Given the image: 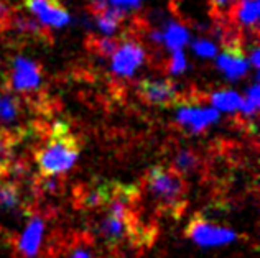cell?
Masks as SVG:
<instances>
[{"mask_svg": "<svg viewBox=\"0 0 260 258\" xmlns=\"http://www.w3.org/2000/svg\"><path fill=\"white\" fill-rule=\"evenodd\" d=\"M239 0H211V7H213V13L221 20L225 18L231 13L232 7H234Z\"/></svg>", "mask_w": 260, "mask_h": 258, "instance_id": "24", "label": "cell"}, {"mask_svg": "<svg viewBox=\"0 0 260 258\" xmlns=\"http://www.w3.org/2000/svg\"><path fill=\"white\" fill-rule=\"evenodd\" d=\"M242 100L236 91H216L211 96V104L224 112H239L242 108Z\"/></svg>", "mask_w": 260, "mask_h": 258, "instance_id": "18", "label": "cell"}, {"mask_svg": "<svg viewBox=\"0 0 260 258\" xmlns=\"http://www.w3.org/2000/svg\"><path fill=\"white\" fill-rule=\"evenodd\" d=\"M125 15H127L125 10L117 9V7H114L111 4L99 12H94L95 23H98L99 28L104 33H107V35L115 33V30H117L120 26V23L125 20Z\"/></svg>", "mask_w": 260, "mask_h": 258, "instance_id": "15", "label": "cell"}, {"mask_svg": "<svg viewBox=\"0 0 260 258\" xmlns=\"http://www.w3.org/2000/svg\"><path fill=\"white\" fill-rule=\"evenodd\" d=\"M81 152V141L66 124L53 127L50 138L35 155L40 173L45 178H54L70 171Z\"/></svg>", "mask_w": 260, "mask_h": 258, "instance_id": "1", "label": "cell"}, {"mask_svg": "<svg viewBox=\"0 0 260 258\" xmlns=\"http://www.w3.org/2000/svg\"><path fill=\"white\" fill-rule=\"evenodd\" d=\"M217 119H219L217 110L209 107L183 105L176 112L178 125L186 133H201L204 128L214 124Z\"/></svg>", "mask_w": 260, "mask_h": 258, "instance_id": "9", "label": "cell"}, {"mask_svg": "<svg viewBox=\"0 0 260 258\" xmlns=\"http://www.w3.org/2000/svg\"><path fill=\"white\" fill-rule=\"evenodd\" d=\"M258 54H260V51H258V45H257V40H255L254 45H252V50H250V63H252V67H255V69H258V66H260Z\"/></svg>", "mask_w": 260, "mask_h": 258, "instance_id": "29", "label": "cell"}, {"mask_svg": "<svg viewBox=\"0 0 260 258\" xmlns=\"http://www.w3.org/2000/svg\"><path fill=\"white\" fill-rule=\"evenodd\" d=\"M200 163H201V158L198 156L194 152L188 150V148H184V150H180L173 158V163H172V169L178 174H188V173H193L196 171L198 168H200Z\"/></svg>", "mask_w": 260, "mask_h": 258, "instance_id": "17", "label": "cell"}, {"mask_svg": "<svg viewBox=\"0 0 260 258\" xmlns=\"http://www.w3.org/2000/svg\"><path fill=\"white\" fill-rule=\"evenodd\" d=\"M161 33H163V43H165L172 51L181 50L189 40V33L183 25L172 23V25H168V28Z\"/></svg>", "mask_w": 260, "mask_h": 258, "instance_id": "20", "label": "cell"}, {"mask_svg": "<svg viewBox=\"0 0 260 258\" xmlns=\"http://www.w3.org/2000/svg\"><path fill=\"white\" fill-rule=\"evenodd\" d=\"M168 69L172 74H181L184 69H186V58L181 50H176L172 54V61L168 64Z\"/></svg>", "mask_w": 260, "mask_h": 258, "instance_id": "26", "label": "cell"}, {"mask_svg": "<svg viewBox=\"0 0 260 258\" xmlns=\"http://www.w3.org/2000/svg\"><path fill=\"white\" fill-rule=\"evenodd\" d=\"M258 105H260V87L255 83L250 87V91L247 92V97L242 100L241 112L244 117H247L245 120H255L257 112H258Z\"/></svg>", "mask_w": 260, "mask_h": 258, "instance_id": "21", "label": "cell"}, {"mask_svg": "<svg viewBox=\"0 0 260 258\" xmlns=\"http://www.w3.org/2000/svg\"><path fill=\"white\" fill-rule=\"evenodd\" d=\"M120 42L114 38H94L91 42V48L94 53L102 54V56H111L117 51Z\"/></svg>", "mask_w": 260, "mask_h": 258, "instance_id": "22", "label": "cell"}, {"mask_svg": "<svg viewBox=\"0 0 260 258\" xmlns=\"http://www.w3.org/2000/svg\"><path fill=\"white\" fill-rule=\"evenodd\" d=\"M186 235L188 239H191L200 247H221L237 239V234L234 230L216 226V224L206 220L201 215H196L189 220Z\"/></svg>", "mask_w": 260, "mask_h": 258, "instance_id": "3", "label": "cell"}, {"mask_svg": "<svg viewBox=\"0 0 260 258\" xmlns=\"http://www.w3.org/2000/svg\"><path fill=\"white\" fill-rule=\"evenodd\" d=\"M70 258H91V253H87L83 248H74L70 255Z\"/></svg>", "mask_w": 260, "mask_h": 258, "instance_id": "30", "label": "cell"}, {"mask_svg": "<svg viewBox=\"0 0 260 258\" xmlns=\"http://www.w3.org/2000/svg\"><path fill=\"white\" fill-rule=\"evenodd\" d=\"M135 222L120 220L106 212V215L95 224V230L109 247H117L135 234Z\"/></svg>", "mask_w": 260, "mask_h": 258, "instance_id": "10", "label": "cell"}, {"mask_svg": "<svg viewBox=\"0 0 260 258\" xmlns=\"http://www.w3.org/2000/svg\"><path fill=\"white\" fill-rule=\"evenodd\" d=\"M193 50L203 58H213L216 54V45L208 42V40H198V42L193 43Z\"/></svg>", "mask_w": 260, "mask_h": 258, "instance_id": "27", "label": "cell"}, {"mask_svg": "<svg viewBox=\"0 0 260 258\" xmlns=\"http://www.w3.org/2000/svg\"><path fill=\"white\" fill-rule=\"evenodd\" d=\"M45 239V220L40 215H33L28 226L17 242V252L23 258H37Z\"/></svg>", "mask_w": 260, "mask_h": 258, "instance_id": "11", "label": "cell"}, {"mask_svg": "<svg viewBox=\"0 0 260 258\" xmlns=\"http://www.w3.org/2000/svg\"><path fill=\"white\" fill-rule=\"evenodd\" d=\"M15 30L20 36L23 38H31V40H43V42H50V33L45 31V28L35 20L23 15V13L15 12L12 17V22L9 30Z\"/></svg>", "mask_w": 260, "mask_h": 258, "instance_id": "14", "label": "cell"}, {"mask_svg": "<svg viewBox=\"0 0 260 258\" xmlns=\"http://www.w3.org/2000/svg\"><path fill=\"white\" fill-rule=\"evenodd\" d=\"M139 94L147 104L156 107H173L181 100L176 84L170 79H143L139 84Z\"/></svg>", "mask_w": 260, "mask_h": 258, "instance_id": "6", "label": "cell"}, {"mask_svg": "<svg viewBox=\"0 0 260 258\" xmlns=\"http://www.w3.org/2000/svg\"><path fill=\"white\" fill-rule=\"evenodd\" d=\"M13 13V7L7 0H0V31L9 30Z\"/></svg>", "mask_w": 260, "mask_h": 258, "instance_id": "25", "label": "cell"}, {"mask_svg": "<svg viewBox=\"0 0 260 258\" xmlns=\"http://www.w3.org/2000/svg\"><path fill=\"white\" fill-rule=\"evenodd\" d=\"M112 182H99L92 186L89 191L81 198V204L86 209H101L107 204L109 194H111Z\"/></svg>", "mask_w": 260, "mask_h": 258, "instance_id": "16", "label": "cell"}, {"mask_svg": "<svg viewBox=\"0 0 260 258\" xmlns=\"http://www.w3.org/2000/svg\"><path fill=\"white\" fill-rule=\"evenodd\" d=\"M42 81L43 74L40 64L22 56L13 58L9 78V87L12 92L23 94V96H37L42 87Z\"/></svg>", "mask_w": 260, "mask_h": 258, "instance_id": "4", "label": "cell"}, {"mask_svg": "<svg viewBox=\"0 0 260 258\" xmlns=\"http://www.w3.org/2000/svg\"><path fill=\"white\" fill-rule=\"evenodd\" d=\"M22 102L9 87L0 94V137L13 141L22 138Z\"/></svg>", "mask_w": 260, "mask_h": 258, "instance_id": "5", "label": "cell"}, {"mask_svg": "<svg viewBox=\"0 0 260 258\" xmlns=\"http://www.w3.org/2000/svg\"><path fill=\"white\" fill-rule=\"evenodd\" d=\"M231 20L234 22V28H245L254 31L257 35L258 26V0H239L232 7L229 13Z\"/></svg>", "mask_w": 260, "mask_h": 258, "instance_id": "13", "label": "cell"}, {"mask_svg": "<svg viewBox=\"0 0 260 258\" xmlns=\"http://www.w3.org/2000/svg\"><path fill=\"white\" fill-rule=\"evenodd\" d=\"M22 204V193L15 182H0V209L13 210Z\"/></svg>", "mask_w": 260, "mask_h": 258, "instance_id": "19", "label": "cell"}, {"mask_svg": "<svg viewBox=\"0 0 260 258\" xmlns=\"http://www.w3.org/2000/svg\"><path fill=\"white\" fill-rule=\"evenodd\" d=\"M145 59V50L135 40H122L117 51L112 54V71L117 76L127 78L142 66Z\"/></svg>", "mask_w": 260, "mask_h": 258, "instance_id": "7", "label": "cell"}, {"mask_svg": "<svg viewBox=\"0 0 260 258\" xmlns=\"http://www.w3.org/2000/svg\"><path fill=\"white\" fill-rule=\"evenodd\" d=\"M10 146L9 140L0 137V178L10 171Z\"/></svg>", "mask_w": 260, "mask_h": 258, "instance_id": "23", "label": "cell"}, {"mask_svg": "<svg viewBox=\"0 0 260 258\" xmlns=\"http://www.w3.org/2000/svg\"><path fill=\"white\" fill-rule=\"evenodd\" d=\"M114 7H117V9H122V10H128V9H135V7H139L142 0H109Z\"/></svg>", "mask_w": 260, "mask_h": 258, "instance_id": "28", "label": "cell"}, {"mask_svg": "<svg viewBox=\"0 0 260 258\" xmlns=\"http://www.w3.org/2000/svg\"><path fill=\"white\" fill-rule=\"evenodd\" d=\"M145 188L156 206L172 214H181L188 199V185L181 174L167 166H152L143 176Z\"/></svg>", "mask_w": 260, "mask_h": 258, "instance_id": "2", "label": "cell"}, {"mask_svg": "<svg viewBox=\"0 0 260 258\" xmlns=\"http://www.w3.org/2000/svg\"><path fill=\"white\" fill-rule=\"evenodd\" d=\"M217 66L225 78L234 81L242 78L247 71V59L244 58L241 46H225L224 53L217 58Z\"/></svg>", "mask_w": 260, "mask_h": 258, "instance_id": "12", "label": "cell"}, {"mask_svg": "<svg viewBox=\"0 0 260 258\" xmlns=\"http://www.w3.org/2000/svg\"><path fill=\"white\" fill-rule=\"evenodd\" d=\"M25 9L37 15L45 26L61 28L70 23V13L61 0H23Z\"/></svg>", "mask_w": 260, "mask_h": 258, "instance_id": "8", "label": "cell"}]
</instances>
